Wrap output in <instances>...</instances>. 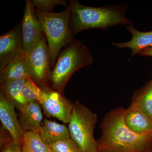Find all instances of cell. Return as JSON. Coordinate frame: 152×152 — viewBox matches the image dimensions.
I'll return each instance as SVG.
<instances>
[{"instance_id": "cell-19", "label": "cell", "mask_w": 152, "mask_h": 152, "mask_svg": "<svg viewBox=\"0 0 152 152\" xmlns=\"http://www.w3.org/2000/svg\"><path fill=\"white\" fill-rule=\"evenodd\" d=\"M21 95L27 102H37L41 105L46 97L47 93L29 77L22 87Z\"/></svg>"}, {"instance_id": "cell-18", "label": "cell", "mask_w": 152, "mask_h": 152, "mask_svg": "<svg viewBox=\"0 0 152 152\" xmlns=\"http://www.w3.org/2000/svg\"><path fill=\"white\" fill-rule=\"evenodd\" d=\"M22 148L23 152H53L39 134L32 132L24 133Z\"/></svg>"}, {"instance_id": "cell-8", "label": "cell", "mask_w": 152, "mask_h": 152, "mask_svg": "<svg viewBox=\"0 0 152 152\" xmlns=\"http://www.w3.org/2000/svg\"><path fill=\"white\" fill-rule=\"evenodd\" d=\"M26 54L21 34V26L13 28L0 37V71L8 64Z\"/></svg>"}, {"instance_id": "cell-22", "label": "cell", "mask_w": 152, "mask_h": 152, "mask_svg": "<svg viewBox=\"0 0 152 152\" xmlns=\"http://www.w3.org/2000/svg\"><path fill=\"white\" fill-rule=\"evenodd\" d=\"M1 149V152H23L21 146L13 141L9 142Z\"/></svg>"}, {"instance_id": "cell-11", "label": "cell", "mask_w": 152, "mask_h": 152, "mask_svg": "<svg viewBox=\"0 0 152 152\" xmlns=\"http://www.w3.org/2000/svg\"><path fill=\"white\" fill-rule=\"evenodd\" d=\"M19 111V122L24 132H32L39 134L44 121L40 104L37 102H28Z\"/></svg>"}, {"instance_id": "cell-1", "label": "cell", "mask_w": 152, "mask_h": 152, "mask_svg": "<svg viewBox=\"0 0 152 152\" xmlns=\"http://www.w3.org/2000/svg\"><path fill=\"white\" fill-rule=\"evenodd\" d=\"M125 109L109 112L101 124L102 135L97 141L98 152H152V135H140L127 126Z\"/></svg>"}, {"instance_id": "cell-2", "label": "cell", "mask_w": 152, "mask_h": 152, "mask_svg": "<svg viewBox=\"0 0 152 152\" xmlns=\"http://www.w3.org/2000/svg\"><path fill=\"white\" fill-rule=\"evenodd\" d=\"M72 10L70 27L73 36L84 30L98 28L105 30L119 25L133 24L126 16L127 7L124 5L96 7L81 4L78 1H70Z\"/></svg>"}, {"instance_id": "cell-7", "label": "cell", "mask_w": 152, "mask_h": 152, "mask_svg": "<svg viewBox=\"0 0 152 152\" xmlns=\"http://www.w3.org/2000/svg\"><path fill=\"white\" fill-rule=\"evenodd\" d=\"M42 89L47 93L46 97L41 104L45 115L48 118L53 117L64 124H69L72 114L74 103L65 97L64 94L49 87Z\"/></svg>"}, {"instance_id": "cell-21", "label": "cell", "mask_w": 152, "mask_h": 152, "mask_svg": "<svg viewBox=\"0 0 152 152\" xmlns=\"http://www.w3.org/2000/svg\"><path fill=\"white\" fill-rule=\"evenodd\" d=\"M50 146L53 152H82L71 138L57 142Z\"/></svg>"}, {"instance_id": "cell-17", "label": "cell", "mask_w": 152, "mask_h": 152, "mask_svg": "<svg viewBox=\"0 0 152 152\" xmlns=\"http://www.w3.org/2000/svg\"><path fill=\"white\" fill-rule=\"evenodd\" d=\"M131 105L138 107L151 119L152 117V79L143 86L135 91Z\"/></svg>"}, {"instance_id": "cell-12", "label": "cell", "mask_w": 152, "mask_h": 152, "mask_svg": "<svg viewBox=\"0 0 152 152\" xmlns=\"http://www.w3.org/2000/svg\"><path fill=\"white\" fill-rule=\"evenodd\" d=\"M125 124L131 131L140 135H152L151 119L137 107L130 105L124 114Z\"/></svg>"}, {"instance_id": "cell-20", "label": "cell", "mask_w": 152, "mask_h": 152, "mask_svg": "<svg viewBox=\"0 0 152 152\" xmlns=\"http://www.w3.org/2000/svg\"><path fill=\"white\" fill-rule=\"evenodd\" d=\"M32 2L36 7L35 8L48 12H53L56 6L66 7L68 5V2L64 0H33Z\"/></svg>"}, {"instance_id": "cell-16", "label": "cell", "mask_w": 152, "mask_h": 152, "mask_svg": "<svg viewBox=\"0 0 152 152\" xmlns=\"http://www.w3.org/2000/svg\"><path fill=\"white\" fill-rule=\"evenodd\" d=\"M27 79L8 81L1 84V91L19 110L27 103L21 95L22 87Z\"/></svg>"}, {"instance_id": "cell-10", "label": "cell", "mask_w": 152, "mask_h": 152, "mask_svg": "<svg viewBox=\"0 0 152 152\" xmlns=\"http://www.w3.org/2000/svg\"><path fill=\"white\" fill-rule=\"evenodd\" d=\"M14 104L0 93V120L2 129L9 133L14 142L23 145L24 132L18 120Z\"/></svg>"}, {"instance_id": "cell-14", "label": "cell", "mask_w": 152, "mask_h": 152, "mask_svg": "<svg viewBox=\"0 0 152 152\" xmlns=\"http://www.w3.org/2000/svg\"><path fill=\"white\" fill-rule=\"evenodd\" d=\"M39 135L49 145L71 138L66 126L47 118L44 120Z\"/></svg>"}, {"instance_id": "cell-6", "label": "cell", "mask_w": 152, "mask_h": 152, "mask_svg": "<svg viewBox=\"0 0 152 152\" xmlns=\"http://www.w3.org/2000/svg\"><path fill=\"white\" fill-rule=\"evenodd\" d=\"M29 76L41 88L48 86L51 61L48 46L44 34L26 53Z\"/></svg>"}, {"instance_id": "cell-15", "label": "cell", "mask_w": 152, "mask_h": 152, "mask_svg": "<svg viewBox=\"0 0 152 152\" xmlns=\"http://www.w3.org/2000/svg\"><path fill=\"white\" fill-rule=\"evenodd\" d=\"M29 77V72L25 54L11 61L1 71L0 84Z\"/></svg>"}, {"instance_id": "cell-23", "label": "cell", "mask_w": 152, "mask_h": 152, "mask_svg": "<svg viewBox=\"0 0 152 152\" xmlns=\"http://www.w3.org/2000/svg\"><path fill=\"white\" fill-rule=\"evenodd\" d=\"M138 55L152 57V47L147 48L140 51Z\"/></svg>"}, {"instance_id": "cell-9", "label": "cell", "mask_w": 152, "mask_h": 152, "mask_svg": "<svg viewBox=\"0 0 152 152\" xmlns=\"http://www.w3.org/2000/svg\"><path fill=\"white\" fill-rule=\"evenodd\" d=\"M21 34L26 53L45 34L35 12L32 1H26L24 13L22 21Z\"/></svg>"}, {"instance_id": "cell-5", "label": "cell", "mask_w": 152, "mask_h": 152, "mask_svg": "<svg viewBox=\"0 0 152 152\" xmlns=\"http://www.w3.org/2000/svg\"><path fill=\"white\" fill-rule=\"evenodd\" d=\"M74 103L72 114L68 124L71 138L82 152H98L97 141L94 137L97 114L80 101Z\"/></svg>"}, {"instance_id": "cell-4", "label": "cell", "mask_w": 152, "mask_h": 152, "mask_svg": "<svg viewBox=\"0 0 152 152\" xmlns=\"http://www.w3.org/2000/svg\"><path fill=\"white\" fill-rule=\"evenodd\" d=\"M35 12L46 38L53 67L61 50L75 40L70 27L71 6L61 12H48L36 8Z\"/></svg>"}, {"instance_id": "cell-13", "label": "cell", "mask_w": 152, "mask_h": 152, "mask_svg": "<svg viewBox=\"0 0 152 152\" xmlns=\"http://www.w3.org/2000/svg\"><path fill=\"white\" fill-rule=\"evenodd\" d=\"M126 29L132 35L131 40L125 42H113L112 46L120 49H129L133 57L138 55L142 50L152 47V31H140L137 30L133 24L128 25Z\"/></svg>"}, {"instance_id": "cell-3", "label": "cell", "mask_w": 152, "mask_h": 152, "mask_svg": "<svg viewBox=\"0 0 152 152\" xmlns=\"http://www.w3.org/2000/svg\"><path fill=\"white\" fill-rule=\"evenodd\" d=\"M93 62L92 56L86 46L81 41L75 39L58 55L48 80L52 89L64 94L71 76Z\"/></svg>"}, {"instance_id": "cell-24", "label": "cell", "mask_w": 152, "mask_h": 152, "mask_svg": "<svg viewBox=\"0 0 152 152\" xmlns=\"http://www.w3.org/2000/svg\"><path fill=\"white\" fill-rule=\"evenodd\" d=\"M151 122L152 123V117H151Z\"/></svg>"}]
</instances>
